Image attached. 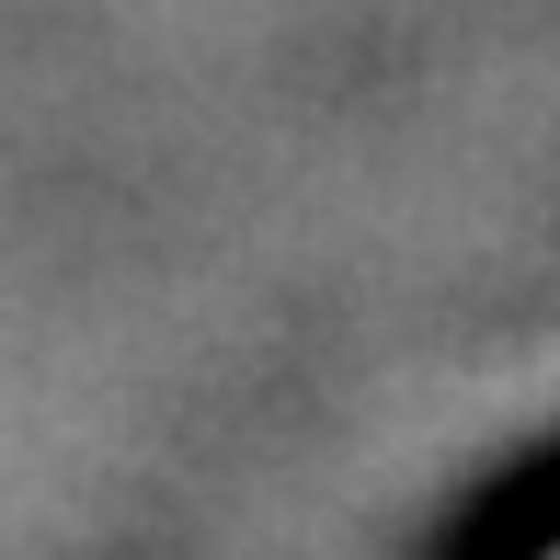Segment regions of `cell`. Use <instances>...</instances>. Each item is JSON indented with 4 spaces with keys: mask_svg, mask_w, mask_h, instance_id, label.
<instances>
[{
    "mask_svg": "<svg viewBox=\"0 0 560 560\" xmlns=\"http://www.w3.org/2000/svg\"><path fill=\"white\" fill-rule=\"evenodd\" d=\"M435 560H560V435L503 457V469L446 515Z\"/></svg>",
    "mask_w": 560,
    "mask_h": 560,
    "instance_id": "obj_1",
    "label": "cell"
}]
</instances>
